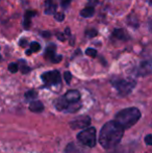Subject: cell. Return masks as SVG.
Here are the masks:
<instances>
[{"label":"cell","mask_w":152,"mask_h":153,"mask_svg":"<svg viewBox=\"0 0 152 153\" xmlns=\"http://www.w3.org/2000/svg\"><path fill=\"white\" fill-rule=\"evenodd\" d=\"M77 140L83 146H87L89 148H93L96 146L97 139H96V129L95 127H90V128H83L80 132L77 134Z\"/></svg>","instance_id":"3957f363"},{"label":"cell","mask_w":152,"mask_h":153,"mask_svg":"<svg viewBox=\"0 0 152 153\" xmlns=\"http://www.w3.org/2000/svg\"><path fill=\"white\" fill-rule=\"evenodd\" d=\"M29 111H33V113H42L44 111V105L41 101L33 100L29 104Z\"/></svg>","instance_id":"9c48e42d"},{"label":"cell","mask_w":152,"mask_h":153,"mask_svg":"<svg viewBox=\"0 0 152 153\" xmlns=\"http://www.w3.org/2000/svg\"><path fill=\"white\" fill-rule=\"evenodd\" d=\"M42 80L44 81L46 87H52V85H61V74L59 71L53 70L42 74Z\"/></svg>","instance_id":"5b68a950"},{"label":"cell","mask_w":152,"mask_h":153,"mask_svg":"<svg viewBox=\"0 0 152 153\" xmlns=\"http://www.w3.org/2000/svg\"><path fill=\"white\" fill-rule=\"evenodd\" d=\"M18 68L20 69L21 72H22L23 74H26V73H28L29 71H30V68L27 66L26 62L23 61V59H21V66H18Z\"/></svg>","instance_id":"2e32d148"},{"label":"cell","mask_w":152,"mask_h":153,"mask_svg":"<svg viewBox=\"0 0 152 153\" xmlns=\"http://www.w3.org/2000/svg\"><path fill=\"white\" fill-rule=\"evenodd\" d=\"M55 10H56V3L54 0H46V2H45V14L52 15L55 13Z\"/></svg>","instance_id":"ba28073f"},{"label":"cell","mask_w":152,"mask_h":153,"mask_svg":"<svg viewBox=\"0 0 152 153\" xmlns=\"http://www.w3.org/2000/svg\"><path fill=\"white\" fill-rule=\"evenodd\" d=\"M68 104H69V102H68V101L66 100V99L64 98V96H63L56 101V103H55V106H56V108L59 109V111H65V109L67 108Z\"/></svg>","instance_id":"7c38bea8"},{"label":"cell","mask_w":152,"mask_h":153,"mask_svg":"<svg viewBox=\"0 0 152 153\" xmlns=\"http://www.w3.org/2000/svg\"><path fill=\"white\" fill-rule=\"evenodd\" d=\"M62 59H63V56L62 55H56V54H54L53 56H51L50 57V61L52 62H54V64H57V62H59L62 61Z\"/></svg>","instance_id":"d4e9b609"},{"label":"cell","mask_w":152,"mask_h":153,"mask_svg":"<svg viewBox=\"0 0 152 153\" xmlns=\"http://www.w3.org/2000/svg\"><path fill=\"white\" fill-rule=\"evenodd\" d=\"M65 153H83V150L79 145L72 142V143L67 145V147L65 149Z\"/></svg>","instance_id":"30bf717a"},{"label":"cell","mask_w":152,"mask_h":153,"mask_svg":"<svg viewBox=\"0 0 152 153\" xmlns=\"http://www.w3.org/2000/svg\"><path fill=\"white\" fill-rule=\"evenodd\" d=\"M124 128L116 121L106 122L102 126L99 134V143L104 149H112L121 142Z\"/></svg>","instance_id":"6da1fadb"},{"label":"cell","mask_w":152,"mask_h":153,"mask_svg":"<svg viewBox=\"0 0 152 153\" xmlns=\"http://www.w3.org/2000/svg\"><path fill=\"white\" fill-rule=\"evenodd\" d=\"M19 44H20V46L25 47L27 44H28V42H27V40H25V39H22V40L20 41V43H19Z\"/></svg>","instance_id":"f546056e"},{"label":"cell","mask_w":152,"mask_h":153,"mask_svg":"<svg viewBox=\"0 0 152 153\" xmlns=\"http://www.w3.org/2000/svg\"><path fill=\"white\" fill-rule=\"evenodd\" d=\"M36 15V13L35 12H31V10H29V12H26L25 13V16H24V18H27V19H31L33 16Z\"/></svg>","instance_id":"484cf974"},{"label":"cell","mask_w":152,"mask_h":153,"mask_svg":"<svg viewBox=\"0 0 152 153\" xmlns=\"http://www.w3.org/2000/svg\"><path fill=\"white\" fill-rule=\"evenodd\" d=\"M85 34L87 36V38H94V36H96L98 34V31L96 30V29L92 28V29H87V30L85 31Z\"/></svg>","instance_id":"d6986e66"},{"label":"cell","mask_w":152,"mask_h":153,"mask_svg":"<svg viewBox=\"0 0 152 153\" xmlns=\"http://www.w3.org/2000/svg\"><path fill=\"white\" fill-rule=\"evenodd\" d=\"M81 107V103L79 101L77 102H72V103H69L67 106V108L65 109L66 113H75V111H78L79 108Z\"/></svg>","instance_id":"4fadbf2b"},{"label":"cell","mask_w":152,"mask_h":153,"mask_svg":"<svg viewBox=\"0 0 152 153\" xmlns=\"http://www.w3.org/2000/svg\"><path fill=\"white\" fill-rule=\"evenodd\" d=\"M54 54H55V46H49L46 49V57L50 59V57L53 56Z\"/></svg>","instance_id":"ac0fdd59"},{"label":"cell","mask_w":152,"mask_h":153,"mask_svg":"<svg viewBox=\"0 0 152 153\" xmlns=\"http://www.w3.org/2000/svg\"><path fill=\"white\" fill-rule=\"evenodd\" d=\"M85 54L89 55V56H91V57H96V55H97V51L93 48H87V50H85Z\"/></svg>","instance_id":"7402d4cb"},{"label":"cell","mask_w":152,"mask_h":153,"mask_svg":"<svg viewBox=\"0 0 152 153\" xmlns=\"http://www.w3.org/2000/svg\"><path fill=\"white\" fill-rule=\"evenodd\" d=\"M8 70H10V72H12V73L18 72V70H19L18 65H17L16 62H12V64H10V66H8Z\"/></svg>","instance_id":"603a6c76"},{"label":"cell","mask_w":152,"mask_h":153,"mask_svg":"<svg viewBox=\"0 0 152 153\" xmlns=\"http://www.w3.org/2000/svg\"><path fill=\"white\" fill-rule=\"evenodd\" d=\"M114 36H116L117 39L119 40H125L126 39V36H125V31L123 29H115L114 30Z\"/></svg>","instance_id":"9a60e30c"},{"label":"cell","mask_w":152,"mask_h":153,"mask_svg":"<svg viewBox=\"0 0 152 153\" xmlns=\"http://www.w3.org/2000/svg\"><path fill=\"white\" fill-rule=\"evenodd\" d=\"M97 0H89V2H96Z\"/></svg>","instance_id":"836d02e7"},{"label":"cell","mask_w":152,"mask_h":153,"mask_svg":"<svg viewBox=\"0 0 152 153\" xmlns=\"http://www.w3.org/2000/svg\"><path fill=\"white\" fill-rule=\"evenodd\" d=\"M31 52H33V51H31L30 49H27V50H26V52H25V53H26L27 55H30V54H31Z\"/></svg>","instance_id":"d6a6232c"},{"label":"cell","mask_w":152,"mask_h":153,"mask_svg":"<svg viewBox=\"0 0 152 153\" xmlns=\"http://www.w3.org/2000/svg\"><path fill=\"white\" fill-rule=\"evenodd\" d=\"M56 38L59 39V41H62V42H65V41H66V36H65V34L62 33V32H57Z\"/></svg>","instance_id":"4316f807"},{"label":"cell","mask_w":152,"mask_h":153,"mask_svg":"<svg viewBox=\"0 0 152 153\" xmlns=\"http://www.w3.org/2000/svg\"><path fill=\"white\" fill-rule=\"evenodd\" d=\"M37 96H38V93L36 91H33V90H30V91H27L25 93V98H26L27 100H33V99H36Z\"/></svg>","instance_id":"e0dca14e"},{"label":"cell","mask_w":152,"mask_h":153,"mask_svg":"<svg viewBox=\"0 0 152 153\" xmlns=\"http://www.w3.org/2000/svg\"><path fill=\"white\" fill-rule=\"evenodd\" d=\"M53 15H54V19L57 21V22H63L64 19H65V15H64V13H56L55 12Z\"/></svg>","instance_id":"ffe728a7"},{"label":"cell","mask_w":152,"mask_h":153,"mask_svg":"<svg viewBox=\"0 0 152 153\" xmlns=\"http://www.w3.org/2000/svg\"><path fill=\"white\" fill-rule=\"evenodd\" d=\"M64 98L69 103L77 102V101H79V99H80V93L77 91V90H71V91H68L66 93Z\"/></svg>","instance_id":"52a82bcc"},{"label":"cell","mask_w":152,"mask_h":153,"mask_svg":"<svg viewBox=\"0 0 152 153\" xmlns=\"http://www.w3.org/2000/svg\"><path fill=\"white\" fill-rule=\"evenodd\" d=\"M151 72V64L150 62H144L141 65V74L142 75H147L150 74Z\"/></svg>","instance_id":"5bb4252c"},{"label":"cell","mask_w":152,"mask_h":153,"mask_svg":"<svg viewBox=\"0 0 152 153\" xmlns=\"http://www.w3.org/2000/svg\"><path fill=\"white\" fill-rule=\"evenodd\" d=\"M41 49V45L39 44L38 42H33L30 43V50L33 51V52H37Z\"/></svg>","instance_id":"44dd1931"},{"label":"cell","mask_w":152,"mask_h":153,"mask_svg":"<svg viewBox=\"0 0 152 153\" xmlns=\"http://www.w3.org/2000/svg\"><path fill=\"white\" fill-rule=\"evenodd\" d=\"M94 13H95L94 6H87V7L80 10V16L83 17V18H90V17L93 16Z\"/></svg>","instance_id":"8fae6325"},{"label":"cell","mask_w":152,"mask_h":153,"mask_svg":"<svg viewBox=\"0 0 152 153\" xmlns=\"http://www.w3.org/2000/svg\"><path fill=\"white\" fill-rule=\"evenodd\" d=\"M91 124V118L89 116H79L70 122L72 129H83Z\"/></svg>","instance_id":"8992f818"},{"label":"cell","mask_w":152,"mask_h":153,"mask_svg":"<svg viewBox=\"0 0 152 153\" xmlns=\"http://www.w3.org/2000/svg\"><path fill=\"white\" fill-rule=\"evenodd\" d=\"M65 32H66V36H70V33H71V30H70V28H66Z\"/></svg>","instance_id":"1f68e13d"},{"label":"cell","mask_w":152,"mask_h":153,"mask_svg":"<svg viewBox=\"0 0 152 153\" xmlns=\"http://www.w3.org/2000/svg\"><path fill=\"white\" fill-rule=\"evenodd\" d=\"M70 3H71V0H62V5L64 8H67L70 5Z\"/></svg>","instance_id":"83f0119b"},{"label":"cell","mask_w":152,"mask_h":153,"mask_svg":"<svg viewBox=\"0 0 152 153\" xmlns=\"http://www.w3.org/2000/svg\"><path fill=\"white\" fill-rule=\"evenodd\" d=\"M151 134H148L146 137V139H145V141H146V145L147 146H151L152 145V139H151Z\"/></svg>","instance_id":"f1b7e54d"},{"label":"cell","mask_w":152,"mask_h":153,"mask_svg":"<svg viewBox=\"0 0 152 153\" xmlns=\"http://www.w3.org/2000/svg\"><path fill=\"white\" fill-rule=\"evenodd\" d=\"M113 85L117 89L118 93L121 96H126L130 92L132 91V89L136 85V82L132 80H125V79H118L116 81H113Z\"/></svg>","instance_id":"277c9868"},{"label":"cell","mask_w":152,"mask_h":153,"mask_svg":"<svg viewBox=\"0 0 152 153\" xmlns=\"http://www.w3.org/2000/svg\"><path fill=\"white\" fill-rule=\"evenodd\" d=\"M42 36H43V38H49V36H50V32L49 31L42 32Z\"/></svg>","instance_id":"4dcf8cb0"},{"label":"cell","mask_w":152,"mask_h":153,"mask_svg":"<svg viewBox=\"0 0 152 153\" xmlns=\"http://www.w3.org/2000/svg\"><path fill=\"white\" fill-rule=\"evenodd\" d=\"M141 118V111L136 107H128L117 113L115 121L118 122L124 129L132 127Z\"/></svg>","instance_id":"7a4b0ae2"},{"label":"cell","mask_w":152,"mask_h":153,"mask_svg":"<svg viewBox=\"0 0 152 153\" xmlns=\"http://www.w3.org/2000/svg\"><path fill=\"white\" fill-rule=\"evenodd\" d=\"M64 78H65L66 82L70 83L71 82V79H72V74L69 72V71H66V72L64 73Z\"/></svg>","instance_id":"cb8c5ba5"}]
</instances>
